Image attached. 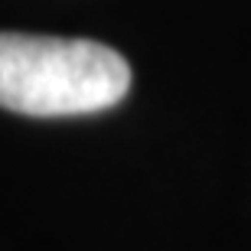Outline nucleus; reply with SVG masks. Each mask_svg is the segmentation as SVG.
Segmentation results:
<instances>
[{
    "instance_id": "nucleus-1",
    "label": "nucleus",
    "mask_w": 251,
    "mask_h": 251,
    "mask_svg": "<svg viewBox=\"0 0 251 251\" xmlns=\"http://www.w3.org/2000/svg\"><path fill=\"white\" fill-rule=\"evenodd\" d=\"M130 88V65L95 39L0 33V108L26 118L98 114Z\"/></svg>"
}]
</instances>
